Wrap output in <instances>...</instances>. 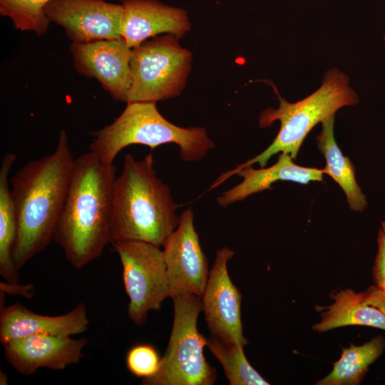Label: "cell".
Segmentation results:
<instances>
[{
  "mask_svg": "<svg viewBox=\"0 0 385 385\" xmlns=\"http://www.w3.org/2000/svg\"><path fill=\"white\" fill-rule=\"evenodd\" d=\"M51 0H0V14L9 18L17 30L33 31L41 36L50 21L44 7Z\"/></svg>",
  "mask_w": 385,
  "mask_h": 385,
  "instance_id": "22",
  "label": "cell"
},
{
  "mask_svg": "<svg viewBox=\"0 0 385 385\" xmlns=\"http://www.w3.org/2000/svg\"><path fill=\"white\" fill-rule=\"evenodd\" d=\"M88 339L55 335H33L4 346L7 361L19 373L34 374L41 368L53 371L78 364L83 357Z\"/></svg>",
  "mask_w": 385,
  "mask_h": 385,
  "instance_id": "13",
  "label": "cell"
},
{
  "mask_svg": "<svg viewBox=\"0 0 385 385\" xmlns=\"http://www.w3.org/2000/svg\"><path fill=\"white\" fill-rule=\"evenodd\" d=\"M125 361L129 371L143 379L150 378L157 373L160 358L153 346L140 344L130 349Z\"/></svg>",
  "mask_w": 385,
  "mask_h": 385,
  "instance_id": "23",
  "label": "cell"
},
{
  "mask_svg": "<svg viewBox=\"0 0 385 385\" xmlns=\"http://www.w3.org/2000/svg\"><path fill=\"white\" fill-rule=\"evenodd\" d=\"M115 167L91 151L75 159L53 239L70 264L81 269L111 242Z\"/></svg>",
  "mask_w": 385,
  "mask_h": 385,
  "instance_id": "2",
  "label": "cell"
},
{
  "mask_svg": "<svg viewBox=\"0 0 385 385\" xmlns=\"http://www.w3.org/2000/svg\"><path fill=\"white\" fill-rule=\"evenodd\" d=\"M206 346L223 367L230 385H268L269 383L250 365L244 346L206 337Z\"/></svg>",
  "mask_w": 385,
  "mask_h": 385,
  "instance_id": "21",
  "label": "cell"
},
{
  "mask_svg": "<svg viewBox=\"0 0 385 385\" xmlns=\"http://www.w3.org/2000/svg\"><path fill=\"white\" fill-rule=\"evenodd\" d=\"M378 252L373 268L376 286L385 292V229L381 228L378 234Z\"/></svg>",
  "mask_w": 385,
  "mask_h": 385,
  "instance_id": "24",
  "label": "cell"
},
{
  "mask_svg": "<svg viewBox=\"0 0 385 385\" xmlns=\"http://www.w3.org/2000/svg\"><path fill=\"white\" fill-rule=\"evenodd\" d=\"M385 340L381 336L374 337L361 346L351 344L343 348L340 359L334 364L332 371L319 385H356L363 380L369 366L382 354Z\"/></svg>",
  "mask_w": 385,
  "mask_h": 385,
  "instance_id": "20",
  "label": "cell"
},
{
  "mask_svg": "<svg viewBox=\"0 0 385 385\" xmlns=\"http://www.w3.org/2000/svg\"><path fill=\"white\" fill-rule=\"evenodd\" d=\"M93 137L89 151L104 164L113 165L121 150L133 144L153 149L165 143H175L179 156L185 162L202 160L215 148L213 141L202 127L183 128L164 118L156 102L128 103L114 121L91 133Z\"/></svg>",
  "mask_w": 385,
  "mask_h": 385,
  "instance_id": "4",
  "label": "cell"
},
{
  "mask_svg": "<svg viewBox=\"0 0 385 385\" xmlns=\"http://www.w3.org/2000/svg\"><path fill=\"white\" fill-rule=\"evenodd\" d=\"M153 164L152 153L140 160L125 155L113 185L111 244L134 240L162 247L177 227L180 205Z\"/></svg>",
  "mask_w": 385,
  "mask_h": 385,
  "instance_id": "3",
  "label": "cell"
},
{
  "mask_svg": "<svg viewBox=\"0 0 385 385\" xmlns=\"http://www.w3.org/2000/svg\"><path fill=\"white\" fill-rule=\"evenodd\" d=\"M173 34L156 36L132 49L127 103L158 102L179 96L192 67V53Z\"/></svg>",
  "mask_w": 385,
  "mask_h": 385,
  "instance_id": "7",
  "label": "cell"
},
{
  "mask_svg": "<svg viewBox=\"0 0 385 385\" xmlns=\"http://www.w3.org/2000/svg\"><path fill=\"white\" fill-rule=\"evenodd\" d=\"M292 160L289 154L282 153L276 163L267 168L254 169L252 166L235 168L222 174L212 185L210 190L234 175L242 178L241 183L217 197L218 205L226 207L255 193L271 189V185L277 181L308 184L312 181L323 180V169L299 166Z\"/></svg>",
  "mask_w": 385,
  "mask_h": 385,
  "instance_id": "16",
  "label": "cell"
},
{
  "mask_svg": "<svg viewBox=\"0 0 385 385\" xmlns=\"http://www.w3.org/2000/svg\"><path fill=\"white\" fill-rule=\"evenodd\" d=\"M16 159L15 153H7L1 159L0 166V274L10 284H16L19 278V270L14 260L17 218L9 181Z\"/></svg>",
  "mask_w": 385,
  "mask_h": 385,
  "instance_id": "18",
  "label": "cell"
},
{
  "mask_svg": "<svg viewBox=\"0 0 385 385\" xmlns=\"http://www.w3.org/2000/svg\"><path fill=\"white\" fill-rule=\"evenodd\" d=\"M361 295L364 303L377 308L385 316V292L374 286L361 292Z\"/></svg>",
  "mask_w": 385,
  "mask_h": 385,
  "instance_id": "25",
  "label": "cell"
},
{
  "mask_svg": "<svg viewBox=\"0 0 385 385\" xmlns=\"http://www.w3.org/2000/svg\"><path fill=\"white\" fill-rule=\"evenodd\" d=\"M334 116L333 115L322 122V129L317 137L318 149L326 159L323 170L344 190L349 207L354 211L361 212L367 205L366 196L356 183L352 163L343 155L334 139Z\"/></svg>",
  "mask_w": 385,
  "mask_h": 385,
  "instance_id": "17",
  "label": "cell"
},
{
  "mask_svg": "<svg viewBox=\"0 0 385 385\" xmlns=\"http://www.w3.org/2000/svg\"><path fill=\"white\" fill-rule=\"evenodd\" d=\"M122 265L123 281L129 299L127 314L137 326L143 325L150 311H159L170 297L166 266L160 247L134 240L111 243Z\"/></svg>",
  "mask_w": 385,
  "mask_h": 385,
  "instance_id": "8",
  "label": "cell"
},
{
  "mask_svg": "<svg viewBox=\"0 0 385 385\" xmlns=\"http://www.w3.org/2000/svg\"><path fill=\"white\" fill-rule=\"evenodd\" d=\"M163 247L170 297L184 294L201 297L210 270L194 225L192 210L181 213L177 227Z\"/></svg>",
  "mask_w": 385,
  "mask_h": 385,
  "instance_id": "9",
  "label": "cell"
},
{
  "mask_svg": "<svg viewBox=\"0 0 385 385\" xmlns=\"http://www.w3.org/2000/svg\"><path fill=\"white\" fill-rule=\"evenodd\" d=\"M121 36L130 48L161 34L182 38L190 29L185 10L155 0H121Z\"/></svg>",
  "mask_w": 385,
  "mask_h": 385,
  "instance_id": "15",
  "label": "cell"
},
{
  "mask_svg": "<svg viewBox=\"0 0 385 385\" xmlns=\"http://www.w3.org/2000/svg\"><path fill=\"white\" fill-rule=\"evenodd\" d=\"M349 82L348 76L344 73L337 68L331 69L325 73L317 91L296 103L287 101L274 87L278 96L279 107L264 111L260 116L259 125L267 128L279 120V130L267 148L236 168L252 166L256 163L264 168L271 157L279 153H287L293 160L296 159L304 138L317 123L335 115L339 108L358 102L359 98Z\"/></svg>",
  "mask_w": 385,
  "mask_h": 385,
  "instance_id": "5",
  "label": "cell"
},
{
  "mask_svg": "<svg viewBox=\"0 0 385 385\" xmlns=\"http://www.w3.org/2000/svg\"><path fill=\"white\" fill-rule=\"evenodd\" d=\"M89 319L84 303L68 312L48 316L35 313L20 303L3 307L0 312V342L11 341L33 335L71 337L85 332Z\"/></svg>",
  "mask_w": 385,
  "mask_h": 385,
  "instance_id": "14",
  "label": "cell"
},
{
  "mask_svg": "<svg viewBox=\"0 0 385 385\" xmlns=\"http://www.w3.org/2000/svg\"><path fill=\"white\" fill-rule=\"evenodd\" d=\"M43 11L50 22L63 29L72 43L123 38L121 4L106 0H51Z\"/></svg>",
  "mask_w": 385,
  "mask_h": 385,
  "instance_id": "11",
  "label": "cell"
},
{
  "mask_svg": "<svg viewBox=\"0 0 385 385\" xmlns=\"http://www.w3.org/2000/svg\"><path fill=\"white\" fill-rule=\"evenodd\" d=\"M174 317L165 352L157 373L141 381L144 385H212L216 371L206 360V337L197 329L201 297H173Z\"/></svg>",
  "mask_w": 385,
  "mask_h": 385,
  "instance_id": "6",
  "label": "cell"
},
{
  "mask_svg": "<svg viewBox=\"0 0 385 385\" xmlns=\"http://www.w3.org/2000/svg\"><path fill=\"white\" fill-rule=\"evenodd\" d=\"M0 384H8V376L5 373L2 371L0 372Z\"/></svg>",
  "mask_w": 385,
  "mask_h": 385,
  "instance_id": "26",
  "label": "cell"
},
{
  "mask_svg": "<svg viewBox=\"0 0 385 385\" xmlns=\"http://www.w3.org/2000/svg\"><path fill=\"white\" fill-rule=\"evenodd\" d=\"M70 51L78 73L96 78L114 100L127 103L132 48L123 38L71 43Z\"/></svg>",
  "mask_w": 385,
  "mask_h": 385,
  "instance_id": "12",
  "label": "cell"
},
{
  "mask_svg": "<svg viewBox=\"0 0 385 385\" xmlns=\"http://www.w3.org/2000/svg\"><path fill=\"white\" fill-rule=\"evenodd\" d=\"M234 254L227 247L216 251L201 297L202 311L212 337L245 347L248 341L243 335L241 321L242 294L232 283L227 270L228 261Z\"/></svg>",
  "mask_w": 385,
  "mask_h": 385,
  "instance_id": "10",
  "label": "cell"
},
{
  "mask_svg": "<svg viewBox=\"0 0 385 385\" xmlns=\"http://www.w3.org/2000/svg\"><path fill=\"white\" fill-rule=\"evenodd\" d=\"M74 160L66 132L62 130L53 153L29 161L11 178L17 218L14 260L19 270L53 240Z\"/></svg>",
  "mask_w": 385,
  "mask_h": 385,
  "instance_id": "1",
  "label": "cell"
},
{
  "mask_svg": "<svg viewBox=\"0 0 385 385\" xmlns=\"http://www.w3.org/2000/svg\"><path fill=\"white\" fill-rule=\"evenodd\" d=\"M334 303L322 314L313 329L323 332L344 326L362 325L385 330V316L377 308L366 304L361 293L350 289L332 295Z\"/></svg>",
  "mask_w": 385,
  "mask_h": 385,
  "instance_id": "19",
  "label": "cell"
}]
</instances>
